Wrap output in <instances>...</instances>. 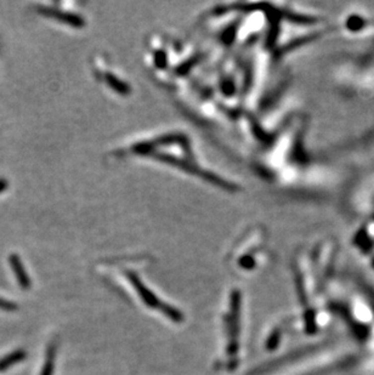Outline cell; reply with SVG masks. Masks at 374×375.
Returning <instances> with one entry per match:
<instances>
[{"instance_id": "1", "label": "cell", "mask_w": 374, "mask_h": 375, "mask_svg": "<svg viewBox=\"0 0 374 375\" xmlns=\"http://www.w3.org/2000/svg\"><path fill=\"white\" fill-rule=\"evenodd\" d=\"M124 154H130L136 158H146L164 162L169 167L175 168L184 173L192 174L195 178L210 181L214 186L225 189L234 188L233 182L225 180L221 176H215V173H210L203 167L199 160L198 153L191 143L186 135L180 132H165L160 135H152L150 138H141L135 141ZM166 165V167H168Z\"/></svg>"}, {"instance_id": "2", "label": "cell", "mask_w": 374, "mask_h": 375, "mask_svg": "<svg viewBox=\"0 0 374 375\" xmlns=\"http://www.w3.org/2000/svg\"><path fill=\"white\" fill-rule=\"evenodd\" d=\"M9 262H10V266L12 267L13 272H15L16 279H17L20 287L23 288V289H28V288L31 287V281H29L28 274L26 273V270H24L23 263L22 261H21L20 257L15 254L10 255Z\"/></svg>"}, {"instance_id": "3", "label": "cell", "mask_w": 374, "mask_h": 375, "mask_svg": "<svg viewBox=\"0 0 374 375\" xmlns=\"http://www.w3.org/2000/svg\"><path fill=\"white\" fill-rule=\"evenodd\" d=\"M40 12L44 13L46 16H53V17H56L59 21H62V22L71 24L73 27H81L84 26V20L83 17L80 16L75 15V13L72 12H62V11H53V10L45 9V7H42L40 9Z\"/></svg>"}, {"instance_id": "4", "label": "cell", "mask_w": 374, "mask_h": 375, "mask_svg": "<svg viewBox=\"0 0 374 375\" xmlns=\"http://www.w3.org/2000/svg\"><path fill=\"white\" fill-rule=\"evenodd\" d=\"M26 356L27 353L24 350H16V351L9 353V355L0 360V372L7 371L10 367L15 366L16 363L22 362Z\"/></svg>"}, {"instance_id": "5", "label": "cell", "mask_w": 374, "mask_h": 375, "mask_svg": "<svg viewBox=\"0 0 374 375\" xmlns=\"http://www.w3.org/2000/svg\"><path fill=\"white\" fill-rule=\"evenodd\" d=\"M55 345H50L48 349V352H46V360L44 366H43V371L40 375H53L54 366H55Z\"/></svg>"}, {"instance_id": "6", "label": "cell", "mask_w": 374, "mask_h": 375, "mask_svg": "<svg viewBox=\"0 0 374 375\" xmlns=\"http://www.w3.org/2000/svg\"><path fill=\"white\" fill-rule=\"evenodd\" d=\"M16 309H17V305H16V304L0 298V310H5V311H15Z\"/></svg>"}, {"instance_id": "7", "label": "cell", "mask_w": 374, "mask_h": 375, "mask_svg": "<svg viewBox=\"0 0 374 375\" xmlns=\"http://www.w3.org/2000/svg\"><path fill=\"white\" fill-rule=\"evenodd\" d=\"M6 187H7V182L5 180H0V192L5 191V189H6Z\"/></svg>"}]
</instances>
